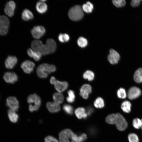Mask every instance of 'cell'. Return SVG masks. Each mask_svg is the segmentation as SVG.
<instances>
[{
	"instance_id": "6da1fadb",
	"label": "cell",
	"mask_w": 142,
	"mask_h": 142,
	"mask_svg": "<svg viewBox=\"0 0 142 142\" xmlns=\"http://www.w3.org/2000/svg\"><path fill=\"white\" fill-rule=\"evenodd\" d=\"M31 47L34 50L39 51L42 55H44L54 53L56 49L57 45L55 41L50 38L47 40L45 44L40 40H34L31 43Z\"/></svg>"
},
{
	"instance_id": "7a4b0ae2",
	"label": "cell",
	"mask_w": 142,
	"mask_h": 142,
	"mask_svg": "<svg viewBox=\"0 0 142 142\" xmlns=\"http://www.w3.org/2000/svg\"><path fill=\"white\" fill-rule=\"evenodd\" d=\"M105 120L108 123L115 124L120 131L125 130L128 126V123L123 116L119 113L111 114L106 118Z\"/></svg>"
},
{
	"instance_id": "3957f363",
	"label": "cell",
	"mask_w": 142,
	"mask_h": 142,
	"mask_svg": "<svg viewBox=\"0 0 142 142\" xmlns=\"http://www.w3.org/2000/svg\"><path fill=\"white\" fill-rule=\"evenodd\" d=\"M56 69V67L54 65L43 63L39 65L37 68V74L40 78H45L51 73L55 72Z\"/></svg>"
},
{
	"instance_id": "277c9868",
	"label": "cell",
	"mask_w": 142,
	"mask_h": 142,
	"mask_svg": "<svg viewBox=\"0 0 142 142\" xmlns=\"http://www.w3.org/2000/svg\"><path fill=\"white\" fill-rule=\"evenodd\" d=\"M27 101L29 104L28 109L31 112L37 110L41 104V99L40 97L36 94L29 95L27 98Z\"/></svg>"
},
{
	"instance_id": "5b68a950",
	"label": "cell",
	"mask_w": 142,
	"mask_h": 142,
	"mask_svg": "<svg viewBox=\"0 0 142 142\" xmlns=\"http://www.w3.org/2000/svg\"><path fill=\"white\" fill-rule=\"evenodd\" d=\"M84 14L82 7L79 5H76L72 7L68 12L69 18L73 21L80 20L83 18Z\"/></svg>"
},
{
	"instance_id": "8992f818",
	"label": "cell",
	"mask_w": 142,
	"mask_h": 142,
	"mask_svg": "<svg viewBox=\"0 0 142 142\" xmlns=\"http://www.w3.org/2000/svg\"><path fill=\"white\" fill-rule=\"evenodd\" d=\"M6 105L9 109L17 112L19 108L18 101L14 97H8L6 99Z\"/></svg>"
},
{
	"instance_id": "52a82bcc",
	"label": "cell",
	"mask_w": 142,
	"mask_h": 142,
	"mask_svg": "<svg viewBox=\"0 0 142 142\" xmlns=\"http://www.w3.org/2000/svg\"><path fill=\"white\" fill-rule=\"evenodd\" d=\"M33 37L35 38L38 39L42 37L45 34V30L42 26H34L31 31Z\"/></svg>"
},
{
	"instance_id": "ba28073f",
	"label": "cell",
	"mask_w": 142,
	"mask_h": 142,
	"mask_svg": "<svg viewBox=\"0 0 142 142\" xmlns=\"http://www.w3.org/2000/svg\"><path fill=\"white\" fill-rule=\"evenodd\" d=\"M74 133L70 129H65L62 131L59 134V139L60 142H70L72 135Z\"/></svg>"
},
{
	"instance_id": "9c48e42d",
	"label": "cell",
	"mask_w": 142,
	"mask_h": 142,
	"mask_svg": "<svg viewBox=\"0 0 142 142\" xmlns=\"http://www.w3.org/2000/svg\"><path fill=\"white\" fill-rule=\"evenodd\" d=\"M3 79L6 83L13 84L17 81L18 77L14 72H8L4 73Z\"/></svg>"
},
{
	"instance_id": "30bf717a",
	"label": "cell",
	"mask_w": 142,
	"mask_h": 142,
	"mask_svg": "<svg viewBox=\"0 0 142 142\" xmlns=\"http://www.w3.org/2000/svg\"><path fill=\"white\" fill-rule=\"evenodd\" d=\"M141 92L140 89L137 87H132L128 90V97L130 100H133L138 97L141 95Z\"/></svg>"
},
{
	"instance_id": "8fae6325",
	"label": "cell",
	"mask_w": 142,
	"mask_h": 142,
	"mask_svg": "<svg viewBox=\"0 0 142 142\" xmlns=\"http://www.w3.org/2000/svg\"><path fill=\"white\" fill-rule=\"evenodd\" d=\"M35 64L32 62L26 60L23 62L21 65V67L26 73L29 74L33 71Z\"/></svg>"
},
{
	"instance_id": "7c38bea8",
	"label": "cell",
	"mask_w": 142,
	"mask_h": 142,
	"mask_svg": "<svg viewBox=\"0 0 142 142\" xmlns=\"http://www.w3.org/2000/svg\"><path fill=\"white\" fill-rule=\"evenodd\" d=\"M120 58V55L116 51L113 49L110 50L109 54L108 56L107 59L111 64H114L117 63Z\"/></svg>"
},
{
	"instance_id": "4fadbf2b",
	"label": "cell",
	"mask_w": 142,
	"mask_h": 142,
	"mask_svg": "<svg viewBox=\"0 0 142 142\" xmlns=\"http://www.w3.org/2000/svg\"><path fill=\"white\" fill-rule=\"evenodd\" d=\"M16 7V4L13 1L8 2L5 5L4 10L5 13L9 17H12L14 14Z\"/></svg>"
},
{
	"instance_id": "5bb4252c",
	"label": "cell",
	"mask_w": 142,
	"mask_h": 142,
	"mask_svg": "<svg viewBox=\"0 0 142 142\" xmlns=\"http://www.w3.org/2000/svg\"><path fill=\"white\" fill-rule=\"evenodd\" d=\"M80 91V95L84 99H87L92 92V87L89 84H84L81 87Z\"/></svg>"
},
{
	"instance_id": "9a60e30c",
	"label": "cell",
	"mask_w": 142,
	"mask_h": 142,
	"mask_svg": "<svg viewBox=\"0 0 142 142\" xmlns=\"http://www.w3.org/2000/svg\"><path fill=\"white\" fill-rule=\"evenodd\" d=\"M17 62L16 57L14 56H8L6 59L5 65L6 67L8 69L13 68Z\"/></svg>"
},
{
	"instance_id": "2e32d148",
	"label": "cell",
	"mask_w": 142,
	"mask_h": 142,
	"mask_svg": "<svg viewBox=\"0 0 142 142\" xmlns=\"http://www.w3.org/2000/svg\"><path fill=\"white\" fill-rule=\"evenodd\" d=\"M54 85L55 89L60 93L63 92L66 90L68 86V83L67 82H61L57 80Z\"/></svg>"
},
{
	"instance_id": "e0dca14e",
	"label": "cell",
	"mask_w": 142,
	"mask_h": 142,
	"mask_svg": "<svg viewBox=\"0 0 142 142\" xmlns=\"http://www.w3.org/2000/svg\"><path fill=\"white\" fill-rule=\"evenodd\" d=\"M46 107L49 111L52 113L59 111L61 109L60 105L54 102H48L46 104Z\"/></svg>"
},
{
	"instance_id": "ac0fdd59",
	"label": "cell",
	"mask_w": 142,
	"mask_h": 142,
	"mask_svg": "<svg viewBox=\"0 0 142 142\" xmlns=\"http://www.w3.org/2000/svg\"><path fill=\"white\" fill-rule=\"evenodd\" d=\"M7 115L10 121L12 123H16L18 120L19 115L16 112L10 109L8 110Z\"/></svg>"
},
{
	"instance_id": "d6986e66",
	"label": "cell",
	"mask_w": 142,
	"mask_h": 142,
	"mask_svg": "<svg viewBox=\"0 0 142 142\" xmlns=\"http://www.w3.org/2000/svg\"><path fill=\"white\" fill-rule=\"evenodd\" d=\"M87 138V135L85 133H82L80 135L78 136L73 133L71 136V139L72 142H83Z\"/></svg>"
},
{
	"instance_id": "ffe728a7",
	"label": "cell",
	"mask_w": 142,
	"mask_h": 142,
	"mask_svg": "<svg viewBox=\"0 0 142 142\" xmlns=\"http://www.w3.org/2000/svg\"><path fill=\"white\" fill-rule=\"evenodd\" d=\"M36 9L39 13H43L47 11L48 7L47 4L44 2L40 1L37 3Z\"/></svg>"
},
{
	"instance_id": "44dd1931",
	"label": "cell",
	"mask_w": 142,
	"mask_h": 142,
	"mask_svg": "<svg viewBox=\"0 0 142 142\" xmlns=\"http://www.w3.org/2000/svg\"><path fill=\"white\" fill-rule=\"evenodd\" d=\"M75 113L76 116L79 119H85L88 116L85 110L83 107H79L76 109Z\"/></svg>"
},
{
	"instance_id": "7402d4cb",
	"label": "cell",
	"mask_w": 142,
	"mask_h": 142,
	"mask_svg": "<svg viewBox=\"0 0 142 142\" xmlns=\"http://www.w3.org/2000/svg\"><path fill=\"white\" fill-rule=\"evenodd\" d=\"M33 17L32 12L27 9H24L22 13V18L24 21H29L33 19Z\"/></svg>"
},
{
	"instance_id": "603a6c76",
	"label": "cell",
	"mask_w": 142,
	"mask_h": 142,
	"mask_svg": "<svg viewBox=\"0 0 142 142\" xmlns=\"http://www.w3.org/2000/svg\"><path fill=\"white\" fill-rule=\"evenodd\" d=\"M133 79L137 83H142V68H139L135 72Z\"/></svg>"
},
{
	"instance_id": "cb8c5ba5",
	"label": "cell",
	"mask_w": 142,
	"mask_h": 142,
	"mask_svg": "<svg viewBox=\"0 0 142 142\" xmlns=\"http://www.w3.org/2000/svg\"><path fill=\"white\" fill-rule=\"evenodd\" d=\"M131 104L128 100L123 102L121 105V108L123 111L126 113H129L131 111Z\"/></svg>"
},
{
	"instance_id": "d4e9b609",
	"label": "cell",
	"mask_w": 142,
	"mask_h": 142,
	"mask_svg": "<svg viewBox=\"0 0 142 142\" xmlns=\"http://www.w3.org/2000/svg\"><path fill=\"white\" fill-rule=\"evenodd\" d=\"M53 98L54 102L59 104L62 103L64 101V96L60 93H54L53 95Z\"/></svg>"
},
{
	"instance_id": "484cf974",
	"label": "cell",
	"mask_w": 142,
	"mask_h": 142,
	"mask_svg": "<svg viewBox=\"0 0 142 142\" xmlns=\"http://www.w3.org/2000/svg\"><path fill=\"white\" fill-rule=\"evenodd\" d=\"M82 7L83 11L87 13H90L92 12L93 6L91 2L88 1L86 4H83Z\"/></svg>"
},
{
	"instance_id": "4316f807",
	"label": "cell",
	"mask_w": 142,
	"mask_h": 142,
	"mask_svg": "<svg viewBox=\"0 0 142 142\" xmlns=\"http://www.w3.org/2000/svg\"><path fill=\"white\" fill-rule=\"evenodd\" d=\"M9 21L6 16L2 15H0V26L9 27Z\"/></svg>"
},
{
	"instance_id": "83f0119b",
	"label": "cell",
	"mask_w": 142,
	"mask_h": 142,
	"mask_svg": "<svg viewBox=\"0 0 142 142\" xmlns=\"http://www.w3.org/2000/svg\"><path fill=\"white\" fill-rule=\"evenodd\" d=\"M94 106L97 108H102L104 106V100L101 97H98L94 102Z\"/></svg>"
},
{
	"instance_id": "f1b7e54d",
	"label": "cell",
	"mask_w": 142,
	"mask_h": 142,
	"mask_svg": "<svg viewBox=\"0 0 142 142\" xmlns=\"http://www.w3.org/2000/svg\"><path fill=\"white\" fill-rule=\"evenodd\" d=\"M83 77L84 79H87L89 81H91L94 79V74L92 71L87 70L84 73Z\"/></svg>"
},
{
	"instance_id": "f546056e",
	"label": "cell",
	"mask_w": 142,
	"mask_h": 142,
	"mask_svg": "<svg viewBox=\"0 0 142 142\" xmlns=\"http://www.w3.org/2000/svg\"><path fill=\"white\" fill-rule=\"evenodd\" d=\"M68 96L66 98L67 101L69 103H73L75 100V98L74 92L72 90H70L67 92Z\"/></svg>"
},
{
	"instance_id": "4dcf8cb0",
	"label": "cell",
	"mask_w": 142,
	"mask_h": 142,
	"mask_svg": "<svg viewBox=\"0 0 142 142\" xmlns=\"http://www.w3.org/2000/svg\"><path fill=\"white\" fill-rule=\"evenodd\" d=\"M133 127L136 129L141 128L142 126V121L141 119L138 118H134L133 121Z\"/></svg>"
},
{
	"instance_id": "1f68e13d",
	"label": "cell",
	"mask_w": 142,
	"mask_h": 142,
	"mask_svg": "<svg viewBox=\"0 0 142 142\" xmlns=\"http://www.w3.org/2000/svg\"><path fill=\"white\" fill-rule=\"evenodd\" d=\"M78 45L81 47H85L88 44V41L85 38L82 37H79L77 40Z\"/></svg>"
},
{
	"instance_id": "d6a6232c",
	"label": "cell",
	"mask_w": 142,
	"mask_h": 142,
	"mask_svg": "<svg viewBox=\"0 0 142 142\" xmlns=\"http://www.w3.org/2000/svg\"><path fill=\"white\" fill-rule=\"evenodd\" d=\"M63 109L67 114L72 115L73 113V107L68 104H65L63 106Z\"/></svg>"
},
{
	"instance_id": "836d02e7",
	"label": "cell",
	"mask_w": 142,
	"mask_h": 142,
	"mask_svg": "<svg viewBox=\"0 0 142 142\" xmlns=\"http://www.w3.org/2000/svg\"><path fill=\"white\" fill-rule=\"evenodd\" d=\"M117 94L120 98L124 99L126 97V93L125 90L123 88H120L118 90Z\"/></svg>"
},
{
	"instance_id": "e575fe53",
	"label": "cell",
	"mask_w": 142,
	"mask_h": 142,
	"mask_svg": "<svg viewBox=\"0 0 142 142\" xmlns=\"http://www.w3.org/2000/svg\"><path fill=\"white\" fill-rule=\"evenodd\" d=\"M112 3L115 6L118 8L123 7L126 4V1L124 0H113L112 1Z\"/></svg>"
},
{
	"instance_id": "d590c367",
	"label": "cell",
	"mask_w": 142,
	"mask_h": 142,
	"mask_svg": "<svg viewBox=\"0 0 142 142\" xmlns=\"http://www.w3.org/2000/svg\"><path fill=\"white\" fill-rule=\"evenodd\" d=\"M128 138L129 142H139L138 136L134 133H132L129 134Z\"/></svg>"
},
{
	"instance_id": "8d00e7d4",
	"label": "cell",
	"mask_w": 142,
	"mask_h": 142,
	"mask_svg": "<svg viewBox=\"0 0 142 142\" xmlns=\"http://www.w3.org/2000/svg\"><path fill=\"white\" fill-rule=\"evenodd\" d=\"M42 55L41 53L39 51L34 50L31 58H33L35 61H38L40 59Z\"/></svg>"
},
{
	"instance_id": "74e56055",
	"label": "cell",
	"mask_w": 142,
	"mask_h": 142,
	"mask_svg": "<svg viewBox=\"0 0 142 142\" xmlns=\"http://www.w3.org/2000/svg\"><path fill=\"white\" fill-rule=\"evenodd\" d=\"M9 27L0 26V35H4L8 33Z\"/></svg>"
},
{
	"instance_id": "f35d334b",
	"label": "cell",
	"mask_w": 142,
	"mask_h": 142,
	"mask_svg": "<svg viewBox=\"0 0 142 142\" xmlns=\"http://www.w3.org/2000/svg\"><path fill=\"white\" fill-rule=\"evenodd\" d=\"M45 142H59L54 137L51 136L46 137L44 139Z\"/></svg>"
},
{
	"instance_id": "ab89813d",
	"label": "cell",
	"mask_w": 142,
	"mask_h": 142,
	"mask_svg": "<svg viewBox=\"0 0 142 142\" xmlns=\"http://www.w3.org/2000/svg\"><path fill=\"white\" fill-rule=\"evenodd\" d=\"M141 0H131L130 3L131 5L133 7H136L138 6L140 4Z\"/></svg>"
},
{
	"instance_id": "60d3db41",
	"label": "cell",
	"mask_w": 142,
	"mask_h": 142,
	"mask_svg": "<svg viewBox=\"0 0 142 142\" xmlns=\"http://www.w3.org/2000/svg\"><path fill=\"white\" fill-rule=\"evenodd\" d=\"M94 111L93 108L90 106L88 107L87 109L86 112L88 116L90 115Z\"/></svg>"
},
{
	"instance_id": "b9f144b4",
	"label": "cell",
	"mask_w": 142,
	"mask_h": 142,
	"mask_svg": "<svg viewBox=\"0 0 142 142\" xmlns=\"http://www.w3.org/2000/svg\"><path fill=\"white\" fill-rule=\"evenodd\" d=\"M63 37L64 42L68 41L69 39V35L67 34H63Z\"/></svg>"
},
{
	"instance_id": "7bdbcfd3",
	"label": "cell",
	"mask_w": 142,
	"mask_h": 142,
	"mask_svg": "<svg viewBox=\"0 0 142 142\" xmlns=\"http://www.w3.org/2000/svg\"><path fill=\"white\" fill-rule=\"evenodd\" d=\"M58 38L60 42L62 43L64 42L63 38V34H60L58 36Z\"/></svg>"
},
{
	"instance_id": "ee69618b",
	"label": "cell",
	"mask_w": 142,
	"mask_h": 142,
	"mask_svg": "<svg viewBox=\"0 0 142 142\" xmlns=\"http://www.w3.org/2000/svg\"><path fill=\"white\" fill-rule=\"evenodd\" d=\"M56 80L54 77L52 76L51 77L50 79V83L54 85Z\"/></svg>"
},
{
	"instance_id": "f6af8a7d",
	"label": "cell",
	"mask_w": 142,
	"mask_h": 142,
	"mask_svg": "<svg viewBox=\"0 0 142 142\" xmlns=\"http://www.w3.org/2000/svg\"><path fill=\"white\" fill-rule=\"evenodd\" d=\"M141 120H142V119H141ZM141 129H142V126H141Z\"/></svg>"
}]
</instances>
